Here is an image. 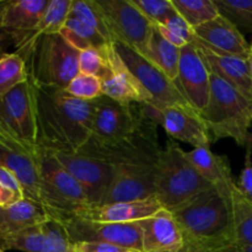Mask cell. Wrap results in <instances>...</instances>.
Instances as JSON below:
<instances>
[{"instance_id":"cell-24","label":"cell","mask_w":252,"mask_h":252,"mask_svg":"<svg viewBox=\"0 0 252 252\" xmlns=\"http://www.w3.org/2000/svg\"><path fill=\"white\" fill-rule=\"evenodd\" d=\"M186 158L212 187L231 199L236 182L226 157L214 154L209 148H194L191 152H186Z\"/></svg>"},{"instance_id":"cell-26","label":"cell","mask_w":252,"mask_h":252,"mask_svg":"<svg viewBox=\"0 0 252 252\" xmlns=\"http://www.w3.org/2000/svg\"><path fill=\"white\" fill-rule=\"evenodd\" d=\"M51 0H10L2 20V29L15 38L19 47L25 37L38 26Z\"/></svg>"},{"instance_id":"cell-10","label":"cell","mask_w":252,"mask_h":252,"mask_svg":"<svg viewBox=\"0 0 252 252\" xmlns=\"http://www.w3.org/2000/svg\"><path fill=\"white\" fill-rule=\"evenodd\" d=\"M61 34L78 51L115 43L96 0H73Z\"/></svg>"},{"instance_id":"cell-49","label":"cell","mask_w":252,"mask_h":252,"mask_svg":"<svg viewBox=\"0 0 252 252\" xmlns=\"http://www.w3.org/2000/svg\"><path fill=\"white\" fill-rule=\"evenodd\" d=\"M132 252H139V251H132Z\"/></svg>"},{"instance_id":"cell-41","label":"cell","mask_w":252,"mask_h":252,"mask_svg":"<svg viewBox=\"0 0 252 252\" xmlns=\"http://www.w3.org/2000/svg\"><path fill=\"white\" fill-rule=\"evenodd\" d=\"M11 46H15L14 36L6 30L0 29V56L7 53L6 49Z\"/></svg>"},{"instance_id":"cell-17","label":"cell","mask_w":252,"mask_h":252,"mask_svg":"<svg viewBox=\"0 0 252 252\" xmlns=\"http://www.w3.org/2000/svg\"><path fill=\"white\" fill-rule=\"evenodd\" d=\"M100 80L103 95L113 100L128 105L152 102V96L126 65L113 43L107 48V68Z\"/></svg>"},{"instance_id":"cell-5","label":"cell","mask_w":252,"mask_h":252,"mask_svg":"<svg viewBox=\"0 0 252 252\" xmlns=\"http://www.w3.org/2000/svg\"><path fill=\"white\" fill-rule=\"evenodd\" d=\"M209 189L212 186L187 159L186 152L170 138L155 167V197L161 206L172 211Z\"/></svg>"},{"instance_id":"cell-30","label":"cell","mask_w":252,"mask_h":252,"mask_svg":"<svg viewBox=\"0 0 252 252\" xmlns=\"http://www.w3.org/2000/svg\"><path fill=\"white\" fill-rule=\"evenodd\" d=\"M231 204L235 243L252 246V201L239 191L238 185L231 197Z\"/></svg>"},{"instance_id":"cell-8","label":"cell","mask_w":252,"mask_h":252,"mask_svg":"<svg viewBox=\"0 0 252 252\" xmlns=\"http://www.w3.org/2000/svg\"><path fill=\"white\" fill-rule=\"evenodd\" d=\"M0 132L38 154L33 85L30 79L0 96Z\"/></svg>"},{"instance_id":"cell-44","label":"cell","mask_w":252,"mask_h":252,"mask_svg":"<svg viewBox=\"0 0 252 252\" xmlns=\"http://www.w3.org/2000/svg\"><path fill=\"white\" fill-rule=\"evenodd\" d=\"M239 252H252V246L245 245V244H238Z\"/></svg>"},{"instance_id":"cell-42","label":"cell","mask_w":252,"mask_h":252,"mask_svg":"<svg viewBox=\"0 0 252 252\" xmlns=\"http://www.w3.org/2000/svg\"><path fill=\"white\" fill-rule=\"evenodd\" d=\"M10 0H0V29H2V20H4L5 10L9 5Z\"/></svg>"},{"instance_id":"cell-32","label":"cell","mask_w":252,"mask_h":252,"mask_svg":"<svg viewBox=\"0 0 252 252\" xmlns=\"http://www.w3.org/2000/svg\"><path fill=\"white\" fill-rule=\"evenodd\" d=\"M29 80V70L25 59L19 53L0 56V96Z\"/></svg>"},{"instance_id":"cell-18","label":"cell","mask_w":252,"mask_h":252,"mask_svg":"<svg viewBox=\"0 0 252 252\" xmlns=\"http://www.w3.org/2000/svg\"><path fill=\"white\" fill-rule=\"evenodd\" d=\"M0 249L24 252H71L63 224L49 219L46 223L31 226L0 240Z\"/></svg>"},{"instance_id":"cell-6","label":"cell","mask_w":252,"mask_h":252,"mask_svg":"<svg viewBox=\"0 0 252 252\" xmlns=\"http://www.w3.org/2000/svg\"><path fill=\"white\" fill-rule=\"evenodd\" d=\"M39 203L49 218L64 223L94 207L79 182L57 161L51 152L38 148Z\"/></svg>"},{"instance_id":"cell-43","label":"cell","mask_w":252,"mask_h":252,"mask_svg":"<svg viewBox=\"0 0 252 252\" xmlns=\"http://www.w3.org/2000/svg\"><path fill=\"white\" fill-rule=\"evenodd\" d=\"M217 252H239V246H238V244H234V245L226 246V248L221 249V250H219Z\"/></svg>"},{"instance_id":"cell-21","label":"cell","mask_w":252,"mask_h":252,"mask_svg":"<svg viewBox=\"0 0 252 252\" xmlns=\"http://www.w3.org/2000/svg\"><path fill=\"white\" fill-rule=\"evenodd\" d=\"M139 224L143 234L142 252H181L185 249L181 228L167 209L162 208Z\"/></svg>"},{"instance_id":"cell-4","label":"cell","mask_w":252,"mask_h":252,"mask_svg":"<svg viewBox=\"0 0 252 252\" xmlns=\"http://www.w3.org/2000/svg\"><path fill=\"white\" fill-rule=\"evenodd\" d=\"M161 150L158 125L143 113L139 126L129 137L110 144L89 139L78 153L107 162L116 171H148L155 170Z\"/></svg>"},{"instance_id":"cell-48","label":"cell","mask_w":252,"mask_h":252,"mask_svg":"<svg viewBox=\"0 0 252 252\" xmlns=\"http://www.w3.org/2000/svg\"><path fill=\"white\" fill-rule=\"evenodd\" d=\"M0 252H4V251H2V250H1V249H0Z\"/></svg>"},{"instance_id":"cell-15","label":"cell","mask_w":252,"mask_h":252,"mask_svg":"<svg viewBox=\"0 0 252 252\" xmlns=\"http://www.w3.org/2000/svg\"><path fill=\"white\" fill-rule=\"evenodd\" d=\"M70 243L97 241L122 246L133 251H143V234L138 223H96L81 218L64 221Z\"/></svg>"},{"instance_id":"cell-9","label":"cell","mask_w":252,"mask_h":252,"mask_svg":"<svg viewBox=\"0 0 252 252\" xmlns=\"http://www.w3.org/2000/svg\"><path fill=\"white\" fill-rule=\"evenodd\" d=\"M115 42L126 44L145 58L154 25L132 0H96Z\"/></svg>"},{"instance_id":"cell-46","label":"cell","mask_w":252,"mask_h":252,"mask_svg":"<svg viewBox=\"0 0 252 252\" xmlns=\"http://www.w3.org/2000/svg\"><path fill=\"white\" fill-rule=\"evenodd\" d=\"M181 252H187V251H186V250H185V249H184V250H182Z\"/></svg>"},{"instance_id":"cell-16","label":"cell","mask_w":252,"mask_h":252,"mask_svg":"<svg viewBox=\"0 0 252 252\" xmlns=\"http://www.w3.org/2000/svg\"><path fill=\"white\" fill-rule=\"evenodd\" d=\"M174 83L187 103L201 115L211 96V71L194 42L181 48L179 71Z\"/></svg>"},{"instance_id":"cell-28","label":"cell","mask_w":252,"mask_h":252,"mask_svg":"<svg viewBox=\"0 0 252 252\" xmlns=\"http://www.w3.org/2000/svg\"><path fill=\"white\" fill-rule=\"evenodd\" d=\"M71 4L73 0H51L38 26L25 37L24 41L16 48V53L24 58L38 37L61 33L70 11Z\"/></svg>"},{"instance_id":"cell-25","label":"cell","mask_w":252,"mask_h":252,"mask_svg":"<svg viewBox=\"0 0 252 252\" xmlns=\"http://www.w3.org/2000/svg\"><path fill=\"white\" fill-rule=\"evenodd\" d=\"M155 197V170L116 171V176L101 203L134 202Z\"/></svg>"},{"instance_id":"cell-37","label":"cell","mask_w":252,"mask_h":252,"mask_svg":"<svg viewBox=\"0 0 252 252\" xmlns=\"http://www.w3.org/2000/svg\"><path fill=\"white\" fill-rule=\"evenodd\" d=\"M26 198L24 187L10 170L0 166V207H9Z\"/></svg>"},{"instance_id":"cell-34","label":"cell","mask_w":252,"mask_h":252,"mask_svg":"<svg viewBox=\"0 0 252 252\" xmlns=\"http://www.w3.org/2000/svg\"><path fill=\"white\" fill-rule=\"evenodd\" d=\"M155 27L159 30V32L166 41H169L170 43L179 47V48L192 43L194 39L193 29L177 12H175L169 19L165 20L162 24Z\"/></svg>"},{"instance_id":"cell-39","label":"cell","mask_w":252,"mask_h":252,"mask_svg":"<svg viewBox=\"0 0 252 252\" xmlns=\"http://www.w3.org/2000/svg\"><path fill=\"white\" fill-rule=\"evenodd\" d=\"M252 140L246 145V157H245V165L239 176V181L236 182L238 189L244 196L248 197L252 201Z\"/></svg>"},{"instance_id":"cell-22","label":"cell","mask_w":252,"mask_h":252,"mask_svg":"<svg viewBox=\"0 0 252 252\" xmlns=\"http://www.w3.org/2000/svg\"><path fill=\"white\" fill-rule=\"evenodd\" d=\"M164 207L157 197L134 202L103 204L85 209L74 218H81L96 223H138L158 213Z\"/></svg>"},{"instance_id":"cell-7","label":"cell","mask_w":252,"mask_h":252,"mask_svg":"<svg viewBox=\"0 0 252 252\" xmlns=\"http://www.w3.org/2000/svg\"><path fill=\"white\" fill-rule=\"evenodd\" d=\"M24 59L34 85L66 89L79 74V51L61 33L38 37Z\"/></svg>"},{"instance_id":"cell-36","label":"cell","mask_w":252,"mask_h":252,"mask_svg":"<svg viewBox=\"0 0 252 252\" xmlns=\"http://www.w3.org/2000/svg\"><path fill=\"white\" fill-rule=\"evenodd\" d=\"M107 47L79 51V71L101 78L107 68Z\"/></svg>"},{"instance_id":"cell-33","label":"cell","mask_w":252,"mask_h":252,"mask_svg":"<svg viewBox=\"0 0 252 252\" xmlns=\"http://www.w3.org/2000/svg\"><path fill=\"white\" fill-rule=\"evenodd\" d=\"M219 14L240 31L252 32V0H214Z\"/></svg>"},{"instance_id":"cell-2","label":"cell","mask_w":252,"mask_h":252,"mask_svg":"<svg viewBox=\"0 0 252 252\" xmlns=\"http://www.w3.org/2000/svg\"><path fill=\"white\" fill-rule=\"evenodd\" d=\"M170 212L181 228L186 250L217 252L236 244L231 199L214 187Z\"/></svg>"},{"instance_id":"cell-14","label":"cell","mask_w":252,"mask_h":252,"mask_svg":"<svg viewBox=\"0 0 252 252\" xmlns=\"http://www.w3.org/2000/svg\"><path fill=\"white\" fill-rule=\"evenodd\" d=\"M57 161L79 182L94 207L98 206L116 176L110 164L80 153L51 152Z\"/></svg>"},{"instance_id":"cell-29","label":"cell","mask_w":252,"mask_h":252,"mask_svg":"<svg viewBox=\"0 0 252 252\" xmlns=\"http://www.w3.org/2000/svg\"><path fill=\"white\" fill-rule=\"evenodd\" d=\"M180 56H181V48L166 41L159 30L154 27L148 44L145 58L157 65L170 80L174 81L179 71Z\"/></svg>"},{"instance_id":"cell-13","label":"cell","mask_w":252,"mask_h":252,"mask_svg":"<svg viewBox=\"0 0 252 252\" xmlns=\"http://www.w3.org/2000/svg\"><path fill=\"white\" fill-rule=\"evenodd\" d=\"M115 48L137 80L152 96L154 106H189L176 85L157 65L126 44L115 42ZM191 107V106H189Z\"/></svg>"},{"instance_id":"cell-35","label":"cell","mask_w":252,"mask_h":252,"mask_svg":"<svg viewBox=\"0 0 252 252\" xmlns=\"http://www.w3.org/2000/svg\"><path fill=\"white\" fill-rule=\"evenodd\" d=\"M68 94L83 101H93L100 97L102 94V85L100 78L88 75L79 71L78 75L69 83L65 89Z\"/></svg>"},{"instance_id":"cell-27","label":"cell","mask_w":252,"mask_h":252,"mask_svg":"<svg viewBox=\"0 0 252 252\" xmlns=\"http://www.w3.org/2000/svg\"><path fill=\"white\" fill-rule=\"evenodd\" d=\"M49 219L44 207L33 199L24 198L12 206L0 207V240Z\"/></svg>"},{"instance_id":"cell-20","label":"cell","mask_w":252,"mask_h":252,"mask_svg":"<svg viewBox=\"0 0 252 252\" xmlns=\"http://www.w3.org/2000/svg\"><path fill=\"white\" fill-rule=\"evenodd\" d=\"M0 166L10 170L24 187L25 196L39 202V158L0 132Z\"/></svg>"},{"instance_id":"cell-19","label":"cell","mask_w":252,"mask_h":252,"mask_svg":"<svg viewBox=\"0 0 252 252\" xmlns=\"http://www.w3.org/2000/svg\"><path fill=\"white\" fill-rule=\"evenodd\" d=\"M193 33L194 43L213 53L250 58L251 46L241 31L221 15L193 29Z\"/></svg>"},{"instance_id":"cell-3","label":"cell","mask_w":252,"mask_h":252,"mask_svg":"<svg viewBox=\"0 0 252 252\" xmlns=\"http://www.w3.org/2000/svg\"><path fill=\"white\" fill-rule=\"evenodd\" d=\"M201 117L212 142L230 138L246 148L252 140V101L213 73H211V96Z\"/></svg>"},{"instance_id":"cell-45","label":"cell","mask_w":252,"mask_h":252,"mask_svg":"<svg viewBox=\"0 0 252 252\" xmlns=\"http://www.w3.org/2000/svg\"><path fill=\"white\" fill-rule=\"evenodd\" d=\"M250 68H251V74H252V46H251V53H250Z\"/></svg>"},{"instance_id":"cell-47","label":"cell","mask_w":252,"mask_h":252,"mask_svg":"<svg viewBox=\"0 0 252 252\" xmlns=\"http://www.w3.org/2000/svg\"><path fill=\"white\" fill-rule=\"evenodd\" d=\"M185 250H186V249H185ZM187 252H192V251H189V250H186Z\"/></svg>"},{"instance_id":"cell-1","label":"cell","mask_w":252,"mask_h":252,"mask_svg":"<svg viewBox=\"0 0 252 252\" xmlns=\"http://www.w3.org/2000/svg\"><path fill=\"white\" fill-rule=\"evenodd\" d=\"M32 85L38 148L48 152H79L90 139L93 101L74 97L65 89Z\"/></svg>"},{"instance_id":"cell-23","label":"cell","mask_w":252,"mask_h":252,"mask_svg":"<svg viewBox=\"0 0 252 252\" xmlns=\"http://www.w3.org/2000/svg\"><path fill=\"white\" fill-rule=\"evenodd\" d=\"M197 48L211 73L223 79L246 98L252 101L250 59L236 56H220L199 46H197Z\"/></svg>"},{"instance_id":"cell-38","label":"cell","mask_w":252,"mask_h":252,"mask_svg":"<svg viewBox=\"0 0 252 252\" xmlns=\"http://www.w3.org/2000/svg\"><path fill=\"white\" fill-rule=\"evenodd\" d=\"M133 4L154 26L162 24L176 12L171 0H132Z\"/></svg>"},{"instance_id":"cell-40","label":"cell","mask_w":252,"mask_h":252,"mask_svg":"<svg viewBox=\"0 0 252 252\" xmlns=\"http://www.w3.org/2000/svg\"><path fill=\"white\" fill-rule=\"evenodd\" d=\"M133 250L113 245L108 243H97V241H80L71 243V252H132Z\"/></svg>"},{"instance_id":"cell-31","label":"cell","mask_w":252,"mask_h":252,"mask_svg":"<svg viewBox=\"0 0 252 252\" xmlns=\"http://www.w3.org/2000/svg\"><path fill=\"white\" fill-rule=\"evenodd\" d=\"M177 14L192 27L201 26L219 16L214 0H171Z\"/></svg>"},{"instance_id":"cell-11","label":"cell","mask_w":252,"mask_h":252,"mask_svg":"<svg viewBox=\"0 0 252 252\" xmlns=\"http://www.w3.org/2000/svg\"><path fill=\"white\" fill-rule=\"evenodd\" d=\"M143 118L140 105L120 102L101 95L93 100V125L90 139L110 144L129 137Z\"/></svg>"},{"instance_id":"cell-12","label":"cell","mask_w":252,"mask_h":252,"mask_svg":"<svg viewBox=\"0 0 252 252\" xmlns=\"http://www.w3.org/2000/svg\"><path fill=\"white\" fill-rule=\"evenodd\" d=\"M143 113L161 126L170 138L191 144L193 148H209L211 135L201 115L189 106H154L142 103Z\"/></svg>"}]
</instances>
